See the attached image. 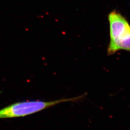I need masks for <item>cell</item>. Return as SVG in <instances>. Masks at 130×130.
I'll list each match as a JSON object with an SVG mask.
<instances>
[{
    "label": "cell",
    "instance_id": "6da1fadb",
    "mask_svg": "<svg viewBox=\"0 0 130 130\" xmlns=\"http://www.w3.org/2000/svg\"><path fill=\"white\" fill-rule=\"evenodd\" d=\"M110 41L107 52L108 55L119 51L130 52V25L121 13L113 10L108 15Z\"/></svg>",
    "mask_w": 130,
    "mask_h": 130
},
{
    "label": "cell",
    "instance_id": "7a4b0ae2",
    "mask_svg": "<svg viewBox=\"0 0 130 130\" xmlns=\"http://www.w3.org/2000/svg\"><path fill=\"white\" fill-rule=\"evenodd\" d=\"M86 94L71 98H65L54 101H26L12 104L0 109V119L27 116L57 104L82 100Z\"/></svg>",
    "mask_w": 130,
    "mask_h": 130
}]
</instances>
